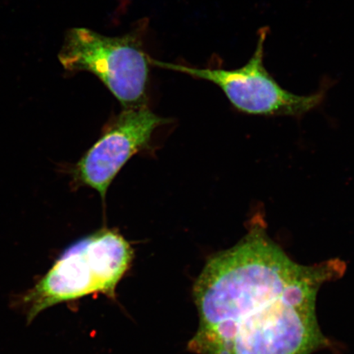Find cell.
I'll use <instances>...</instances> for the list:
<instances>
[{
    "mask_svg": "<svg viewBox=\"0 0 354 354\" xmlns=\"http://www.w3.org/2000/svg\"><path fill=\"white\" fill-rule=\"evenodd\" d=\"M346 263L303 265L268 236L264 218L245 236L212 255L193 290L199 317L188 344L197 354H313L329 346L318 324V292Z\"/></svg>",
    "mask_w": 354,
    "mask_h": 354,
    "instance_id": "cell-1",
    "label": "cell"
},
{
    "mask_svg": "<svg viewBox=\"0 0 354 354\" xmlns=\"http://www.w3.org/2000/svg\"><path fill=\"white\" fill-rule=\"evenodd\" d=\"M133 257L129 242L113 230H101L80 239L66 248L46 275L22 296L28 323L57 304L94 293L114 297Z\"/></svg>",
    "mask_w": 354,
    "mask_h": 354,
    "instance_id": "cell-2",
    "label": "cell"
},
{
    "mask_svg": "<svg viewBox=\"0 0 354 354\" xmlns=\"http://www.w3.org/2000/svg\"><path fill=\"white\" fill-rule=\"evenodd\" d=\"M59 57L68 72L94 74L123 108L146 104L150 57L140 30L107 37L88 28L71 29Z\"/></svg>",
    "mask_w": 354,
    "mask_h": 354,
    "instance_id": "cell-3",
    "label": "cell"
},
{
    "mask_svg": "<svg viewBox=\"0 0 354 354\" xmlns=\"http://www.w3.org/2000/svg\"><path fill=\"white\" fill-rule=\"evenodd\" d=\"M268 30V28L259 30L254 55L245 65L236 69L189 68L151 57L150 64L215 84L233 107L240 112L260 116H303L319 107L330 85L326 82L319 91L308 95H295L285 90L264 64L265 42Z\"/></svg>",
    "mask_w": 354,
    "mask_h": 354,
    "instance_id": "cell-4",
    "label": "cell"
},
{
    "mask_svg": "<svg viewBox=\"0 0 354 354\" xmlns=\"http://www.w3.org/2000/svg\"><path fill=\"white\" fill-rule=\"evenodd\" d=\"M166 122L146 104L124 108L79 161L74 169L75 178L104 198L122 167L148 147L155 129Z\"/></svg>",
    "mask_w": 354,
    "mask_h": 354,
    "instance_id": "cell-5",
    "label": "cell"
}]
</instances>
